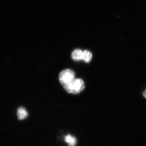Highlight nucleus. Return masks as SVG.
<instances>
[{
  "label": "nucleus",
  "instance_id": "1",
  "mask_svg": "<svg viewBox=\"0 0 146 146\" xmlns=\"http://www.w3.org/2000/svg\"><path fill=\"white\" fill-rule=\"evenodd\" d=\"M75 74L70 69L62 70L59 75V80L64 88L67 87L74 80Z\"/></svg>",
  "mask_w": 146,
  "mask_h": 146
},
{
  "label": "nucleus",
  "instance_id": "2",
  "mask_svg": "<svg viewBox=\"0 0 146 146\" xmlns=\"http://www.w3.org/2000/svg\"><path fill=\"white\" fill-rule=\"evenodd\" d=\"M84 81L81 79H75L70 84L64 88L68 93L72 94H78L84 90Z\"/></svg>",
  "mask_w": 146,
  "mask_h": 146
},
{
  "label": "nucleus",
  "instance_id": "3",
  "mask_svg": "<svg viewBox=\"0 0 146 146\" xmlns=\"http://www.w3.org/2000/svg\"><path fill=\"white\" fill-rule=\"evenodd\" d=\"M83 51L79 49H76L73 51L72 54V58L75 61H80L82 60Z\"/></svg>",
  "mask_w": 146,
  "mask_h": 146
},
{
  "label": "nucleus",
  "instance_id": "4",
  "mask_svg": "<svg viewBox=\"0 0 146 146\" xmlns=\"http://www.w3.org/2000/svg\"><path fill=\"white\" fill-rule=\"evenodd\" d=\"M28 115V113L27 111L24 108H19L17 111V116L19 120H23L26 118Z\"/></svg>",
  "mask_w": 146,
  "mask_h": 146
},
{
  "label": "nucleus",
  "instance_id": "5",
  "mask_svg": "<svg viewBox=\"0 0 146 146\" xmlns=\"http://www.w3.org/2000/svg\"><path fill=\"white\" fill-rule=\"evenodd\" d=\"M65 141L69 146H74L76 144V139L72 135H68L65 137Z\"/></svg>",
  "mask_w": 146,
  "mask_h": 146
},
{
  "label": "nucleus",
  "instance_id": "6",
  "mask_svg": "<svg viewBox=\"0 0 146 146\" xmlns=\"http://www.w3.org/2000/svg\"><path fill=\"white\" fill-rule=\"evenodd\" d=\"M92 57V54L91 52L87 50H84L83 52L82 60H83L86 63L89 62Z\"/></svg>",
  "mask_w": 146,
  "mask_h": 146
},
{
  "label": "nucleus",
  "instance_id": "7",
  "mask_svg": "<svg viewBox=\"0 0 146 146\" xmlns=\"http://www.w3.org/2000/svg\"><path fill=\"white\" fill-rule=\"evenodd\" d=\"M143 95L144 96V97L146 98V90L143 93Z\"/></svg>",
  "mask_w": 146,
  "mask_h": 146
}]
</instances>
